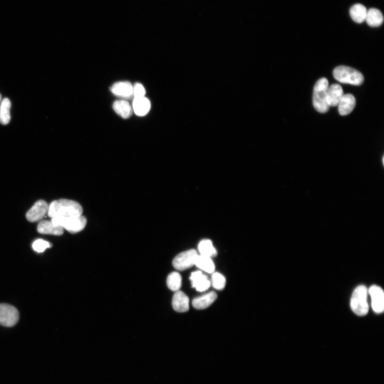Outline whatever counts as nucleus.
<instances>
[{
	"mask_svg": "<svg viewBox=\"0 0 384 384\" xmlns=\"http://www.w3.org/2000/svg\"><path fill=\"white\" fill-rule=\"evenodd\" d=\"M213 287L217 290H223L226 285V279L219 273H214L212 276Z\"/></svg>",
	"mask_w": 384,
	"mask_h": 384,
	"instance_id": "25",
	"label": "nucleus"
},
{
	"mask_svg": "<svg viewBox=\"0 0 384 384\" xmlns=\"http://www.w3.org/2000/svg\"><path fill=\"white\" fill-rule=\"evenodd\" d=\"M198 256L197 251L194 249L183 252L174 259L173 266L181 271L190 268L195 265Z\"/></svg>",
	"mask_w": 384,
	"mask_h": 384,
	"instance_id": "6",
	"label": "nucleus"
},
{
	"mask_svg": "<svg viewBox=\"0 0 384 384\" xmlns=\"http://www.w3.org/2000/svg\"><path fill=\"white\" fill-rule=\"evenodd\" d=\"M111 91L118 97L129 99L133 96V86L129 82H119L115 83Z\"/></svg>",
	"mask_w": 384,
	"mask_h": 384,
	"instance_id": "10",
	"label": "nucleus"
},
{
	"mask_svg": "<svg viewBox=\"0 0 384 384\" xmlns=\"http://www.w3.org/2000/svg\"><path fill=\"white\" fill-rule=\"evenodd\" d=\"M343 95L344 92L342 87L339 84H332L327 90L326 100L327 104L330 107L338 106Z\"/></svg>",
	"mask_w": 384,
	"mask_h": 384,
	"instance_id": "13",
	"label": "nucleus"
},
{
	"mask_svg": "<svg viewBox=\"0 0 384 384\" xmlns=\"http://www.w3.org/2000/svg\"><path fill=\"white\" fill-rule=\"evenodd\" d=\"M356 105V99L352 94H344L339 106V113L341 116H347L351 113Z\"/></svg>",
	"mask_w": 384,
	"mask_h": 384,
	"instance_id": "15",
	"label": "nucleus"
},
{
	"mask_svg": "<svg viewBox=\"0 0 384 384\" xmlns=\"http://www.w3.org/2000/svg\"><path fill=\"white\" fill-rule=\"evenodd\" d=\"M182 279L181 275L179 273L174 272L171 273L168 276L167 280V284L168 287L173 292H177L181 289L182 287Z\"/></svg>",
	"mask_w": 384,
	"mask_h": 384,
	"instance_id": "24",
	"label": "nucleus"
},
{
	"mask_svg": "<svg viewBox=\"0 0 384 384\" xmlns=\"http://www.w3.org/2000/svg\"><path fill=\"white\" fill-rule=\"evenodd\" d=\"M49 205L44 200L37 201L27 211L26 217L30 222H38L48 213Z\"/></svg>",
	"mask_w": 384,
	"mask_h": 384,
	"instance_id": "8",
	"label": "nucleus"
},
{
	"mask_svg": "<svg viewBox=\"0 0 384 384\" xmlns=\"http://www.w3.org/2000/svg\"><path fill=\"white\" fill-rule=\"evenodd\" d=\"M37 232L43 234H50V235L62 236L64 229L61 227L56 226L52 221H41L37 227Z\"/></svg>",
	"mask_w": 384,
	"mask_h": 384,
	"instance_id": "14",
	"label": "nucleus"
},
{
	"mask_svg": "<svg viewBox=\"0 0 384 384\" xmlns=\"http://www.w3.org/2000/svg\"><path fill=\"white\" fill-rule=\"evenodd\" d=\"M195 265L209 273L214 272L215 266L210 257L199 255Z\"/></svg>",
	"mask_w": 384,
	"mask_h": 384,
	"instance_id": "23",
	"label": "nucleus"
},
{
	"mask_svg": "<svg viewBox=\"0 0 384 384\" xmlns=\"http://www.w3.org/2000/svg\"><path fill=\"white\" fill-rule=\"evenodd\" d=\"M135 114L140 117L146 115L151 108L150 101L146 97L135 98L133 104Z\"/></svg>",
	"mask_w": 384,
	"mask_h": 384,
	"instance_id": "17",
	"label": "nucleus"
},
{
	"mask_svg": "<svg viewBox=\"0 0 384 384\" xmlns=\"http://www.w3.org/2000/svg\"><path fill=\"white\" fill-rule=\"evenodd\" d=\"M192 287L197 291L203 292L210 286V282L207 276L203 275L201 271H196L191 273L190 278Z\"/></svg>",
	"mask_w": 384,
	"mask_h": 384,
	"instance_id": "11",
	"label": "nucleus"
},
{
	"mask_svg": "<svg viewBox=\"0 0 384 384\" xmlns=\"http://www.w3.org/2000/svg\"><path fill=\"white\" fill-rule=\"evenodd\" d=\"M20 319V313L14 306L7 304H0V325L6 327L15 325Z\"/></svg>",
	"mask_w": 384,
	"mask_h": 384,
	"instance_id": "7",
	"label": "nucleus"
},
{
	"mask_svg": "<svg viewBox=\"0 0 384 384\" xmlns=\"http://www.w3.org/2000/svg\"><path fill=\"white\" fill-rule=\"evenodd\" d=\"M368 290L364 286H358L354 290L351 299V307L355 314L362 316L368 314Z\"/></svg>",
	"mask_w": 384,
	"mask_h": 384,
	"instance_id": "3",
	"label": "nucleus"
},
{
	"mask_svg": "<svg viewBox=\"0 0 384 384\" xmlns=\"http://www.w3.org/2000/svg\"><path fill=\"white\" fill-rule=\"evenodd\" d=\"M52 222L67 230L71 233L75 234L82 231L85 228L87 219L82 216L72 217H55L51 220Z\"/></svg>",
	"mask_w": 384,
	"mask_h": 384,
	"instance_id": "5",
	"label": "nucleus"
},
{
	"mask_svg": "<svg viewBox=\"0 0 384 384\" xmlns=\"http://www.w3.org/2000/svg\"><path fill=\"white\" fill-rule=\"evenodd\" d=\"M371 298V306L374 312L380 314L384 310V294L382 289L377 286H372L368 290Z\"/></svg>",
	"mask_w": 384,
	"mask_h": 384,
	"instance_id": "9",
	"label": "nucleus"
},
{
	"mask_svg": "<svg viewBox=\"0 0 384 384\" xmlns=\"http://www.w3.org/2000/svg\"><path fill=\"white\" fill-rule=\"evenodd\" d=\"M11 102L8 98H6L2 101L0 105V123L7 125L10 123Z\"/></svg>",
	"mask_w": 384,
	"mask_h": 384,
	"instance_id": "21",
	"label": "nucleus"
},
{
	"mask_svg": "<svg viewBox=\"0 0 384 384\" xmlns=\"http://www.w3.org/2000/svg\"><path fill=\"white\" fill-rule=\"evenodd\" d=\"M369 26L372 27L380 26L383 22V16L377 9L371 8L367 11L366 20Z\"/></svg>",
	"mask_w": 384,
	"mask_h": 384,
	"instance_id": "20",
	"label": "nucleus"
},
{
	"mask_svg": "<svg viewBox=\"0 0 384 384\" xmlns=\"http://www.w3.org/2000/svg\"><path fill=\"white\" fill-rule=\"evenodd\" d=\"M367 11L363 5L356 4L350 9V16L354 22L361 24L366 20Z\"/></svg>",
	"mask_w": 384,
	"mask_h": 384,
	"instance_id": "19",
	"label": "nucleus"
},
{
	"mask_svg": "<svg viewBox=\"0 0 384 384\" xmlns=\"http://www.w3.org/2000/svg\"><path fill=\"white\" fill-rule=\"evenodd\" d=\"M328 87V81L324 78L318 80L315 84L313 104L315 109L321 114H325L330 109V106L327 104L326 100Z\"/></svg>",
	"mask_w": 384,
	"mask_h": 384,
	"instance_id": "2",
	"label": "nucleus"
},
{
	"mask_svg": "<svg viewBox=\"0 0 384 384\" xmlns=\"http://www.w3.org/2000/svg\"><path fill=\"white\" fill-rule=\"evenodd\" d=\"M83 209L78 202L68 199L53 201L49 205L48 216L55 217H72L82 216Z\"/></svg>",
	"mask_w": 384,
	"mask_h": 384,
	"instance_id": "1",
	"label": "nucleus"
},
{
	"mask_svg": "<svg viewBox=\"0 0 384 384\" xmlns=\"http://www.w3.org/2000/svg\"><path fill=\"white\" fill-rule=\"evenodd\" d=\"M335 79L341 83L360 86L364 82L363 75L357 70L350 67L340 66L333 72Z\"/></svg>",
	"mask_w": 384,
	"mask_h": 384,
	"instance_id": "4",
	"label": "nucleus"
},
{
	"mask_svg": "<svg viewBox=\"0 0 384 384\" xmlns=\"http://www.w3.org/2000/svg\"><path fill=\"white\" fill-rule=\"evenodd\" d=\"M113 108L116 113L124 119H128L133 115V108L129 103L125 100H117Z\"/></svg>",
	"mask_w": 384,
	"mask_h": 384,
	"instance_id": "18",
	"label": "nucleus"
},
{
	"mask_svg": "<svg viewBox=\"0 0 384 384\" xmlns=\"http://www.w3.org/2000/svg\"><path fill=\"white\" fill-rule=\"evenodd\" d=\"M217 295L216 293L211 292L199 297L196 298L192 302L193 307L197 310H203L209 307L216 300Z\"/></svg>",
	"mask_w": 384,
	"mask_h": 384,
	"instance_id": "16",
	"label": "nucleus"
},
{
	"mask_svg": "<svg viewBox=\"0 0 384 384\" xmlns=\"http://www.w3.org/2000/svg\"><path fill=\"white\" fill-rule=\"evenodd\" d=\"M50 243L44 240H37L33 243L32 247L34 250L37 252H43L46 249L51 247Z\"/></svg>",
	"mask_w": 384,
	"mask_h": 384,
	"instance_id": "26",
	"label": "nucleus"
},
{
	"mask_svg": "<svg viewBox=\"0 0 384 384\" xmlns=\"http://www.w3.org/2000/svg\"><path fill=\"white\" fill-rule=\"evenodd\" d=\"M198 249L200 255L212 257L217 254L216 249L214 248L212 242L210 240H203L199 245Z\"/></svg>",
	"mask_w": 384,
	"mask_h": 384,
	"instance_id": "22",
	"label": "nucleus"
},
{
	"mask_svg": "<svg viewBox=\"0 0 384 384\" xmlns=\"http://www.w3.org/2000/svg\"><path fill=\"white\" fill-rule=\"evenodd\" d=\"M146 93L145 89L140 83H136L133 87V96L135 98L143 97Z\"/></svg>",
	"mask_w": 384,
	"mask_h": 384,
	"instance_id": "27",
	"label": "nucleus"
},
{
	"mask_svg": "<svg viewBox=\"0 0 384 384\" xmlns=\"http://www.w3.org/2000/svg\"><path fill=\"white\" fill-rule=\"evenodd\" d=\"M2 95H1V94H0V105H1V103H2Z\"/></svg>",
	"mask_w": 384,
	"mask_h": 384,
	"instance_id": "28",
	"label": "nucleus"
},
{
	"mask_svg": "<svg viewBox=\"0 0 384 384\" xmlns=\"http://www.w3.org/2000/svg\"><path fill=\"white\" fill-rule=\"evenodd\" d=\"M174 310L183 313L189 310V298L181 291H177L174 294L172 301Z\"/></svg>",
	"mask_w": 384,
	"mask_h": 384,
	"instance_id": "12",
	"label": "nucleus"
}]
</instances>
